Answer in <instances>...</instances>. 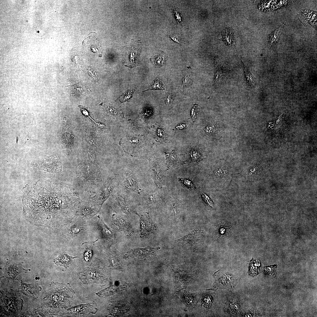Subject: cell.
<instances>
[{"instance_id": "obj_1", "label": "cell", "mask_w": 317, "mask_h": 317, "mask_svg": "<svg viewBox=\"0 0 317 317\" xmlns=\"http://www.w3.org/2000/svg\"><path fill=\"white\" fill-rule=\"evenodd\" d=\"M75 292L69 284L51 282L42 301V307L49 314L60 315L71 307Z\"/></svg>"}, {"instance_id": "obj_2", "label": "cell", "mask_w": 317, "mask_h": 317, "mask_svg": "<svg viewBox=\"0 0 317 317\" xmlns=\"http://www.w3.org/2000/svg\"><path fill=\"white\" fill-rule=\"evenodd\" d=\"M23 304L17 291L10 289L3 292L1 298V310L7 316L17 315L21 311Z\"/></svg>"}, {"instance_id": "obj_3", "label": "cell", "mask_w": 317, "mask_h": 317, "mask_svg": "<svg viewBox=\"0 0 317 317\" xmlns=\"http://www.w3.org/2000/svg\"><path fill=\"white\" fill-rule=\"evenodd\" d=\"M103 267L97 261L94 262L83 271L79 272L78 276L84 284L95 283L100 284L106 280Z\"/></svg>"}, {"instance_id": "obj_4", "label": "cell", "mask_w": 317, "mask_h": 317, "mask_svg": "<svg viewBox=\"0 0 317 317\" xmlns=\"http://www.w3.org/2000/svg\"><path fill=\"white\" fill-rule=\"evenodd\" d=\"M95 301L70 307L63 311L60 315L67 316L79 317L95 314L97 309Z\"/></svg>"}, {"instance_id": "obj_5", "label": "cell", "mask_w": 317, "mask_h": 317, "mask_svg": "<svg viewBox=\"0 0 317 317\" xmlns=\"http://www.w3.org/2000/svg\"><path fill=\"white\" fill-rule=\"evenodd\" d=\"M157 231L155 225L151 221L148 213L141 215L139 219V235L142 239H145Z\"/></svg>"}, {"instance_id": "obj_6", "label": "cell", "mask_w": 317, "mask_h": 317, "mask_svg": "<svg viewBox=\"0 0 317 317\" xmlns=\"http://www.w3.org/2000/svg\"><path fill=\"white\" fill-rule=\"evenodd\" d=\"M114 198L117 208L121 212L127 215L134 213L138 215L135 206L127 196L118 194Z\"/></svg>"}, {"instance_id": "obj_7", "label": "cell", "mask_w": 317, "mask_h": 317, "mask_svg": "<svg viewBox=\"0 0 317 317\" xmlns=\"http://www.w3.org/2000/svg\"><path fill=\"white\" fill-rule=\"evenodd\" d=\"M112 218L114 225L122 234L129 236L134 233L135 230L131 224L124 217L114 214Z\"/></svg>"}, {"instance_id": "obj_8", "label": "cell", "mask_w": 317, "mask_h": 317, "mask_svg": "<svg viewBox=\"0 0 317 317\" xmlns=\"http://www.w3.org/2000/svg\"><path fill=\"white\" fill-rule=\"evenodd\" d=\"M100 239L102 240L109 247L115 242L117 237L114 232L100 218L98 223Z\"/></svg>"}, {"instance_id": "obj_9", "label": "cell", "mask_w": 317, "mask_h": 317, "mask_svg": "<svg viewBox=\"0 0 317 317\" xmlns=\"http://www.w3.org/2000/svg\"><path fill=\"white\" fill-rule=\"evenodd\" d=\"M160 249L159 247H147L131 249L127 254L129 257L140 259H145L154 256L155 253Z\"/></svg>"}, {"instance_id": "obj_10", "label": "cell", "mask_w": 317, "mask_h": 317, "mask_svg": "<svg viewBox=\"0 0 317 317\" xmlns=\"http://www.w3.org/2000/svg\"><path fill=\"white\" fill-rule=\"evenodd\" d=\"M30 270L29 269H25L20 264L9 262L5 265L4 271L5 275L7 278L13 280L16 279V277L20 273L27 272Z\"/></svg>"}, {"instance_id": "obj_11", "label": "cell", "mask_w": 317, "mask_h": 317, "mask_svg": "<svg viewBox=\"0 0 317 317\" xmlns=\"http://www.w3.org/2000/svg\"><path fill=\"white\" fill-rule=\"evenodd\" d=\"M51 156H45L37 160L32 165L35 167L47 171H51L57 160Z\"/></svg>"}, {"instance_id": "obj_12", "label": "cell", "mask_w": 317, "mask_h": 317, "mask_svg": "<svg viewBox=\"0 0 317 317\" xmlns=\"http://www.w3.org/2000/svg\"><path fill=\"white\" fill-rule=\"evenodd\" d=\"M124 184L127 188L139 194L141 189L139 187L136 177L131 171H126L124 174Z\"/></svg>"}, {"instance_id": "obj_13", "label": "cell", "mask_w": 317, "mask_h": 317, "mask_svg": "<svg viewBox=\"0 0 317 317\" xmlns=\"http://www.w3.org/2000/svg\"><path fill=\"white\" fill-rule=\"evenodd\" d=\"M41 289L40 287L32 284H27L21 282L20 291L26 296L33 298H36Z\"/></svg>"}, {"instance_id": "obj_14", "label": "cell", "mask_w": 317, "mask_h": 317, "mask_svg": "<svg viewBox=\"0 0 317 317\" xmlns=\"http://www.w3.org/2000/svg\"><path fill=\"white\" fill-rule=\"evenodd\" d=\"M139 194L144 203L149 206L154 205L159 199L158 195L156 193L149 190H141Z\"/></svg>"}, {"instance_id": "obj_15", "label": "cell", "mask_w": 317, "mask_h": 317, "mask_svg": "<svg viewBox=\"0 0 317 317\" xmlns=\"http://www.w3.org/2000/svg\"><path fill=\"white\" fill-rule=\"evenodd\" d=\"M231 173V171L229 169L224 167L216 168L213 172L215 179L221 183L230 180Z\"/></svg>"}, {"instance_id": "obj_16", "label": "cell", "mask_w": 317, "mask_h": 317, "mask_svg": "<svg viewBox=\"0 0 317 317\" xmlns=\"http://www.w3.org/2000/svg\"><path fill=\"white\" fill-rule=\"evenodd\" d=\"M151 169V174L155 184L158 188H161L163 182L161 168L156 163H154Z\"/></svg>"}, {"instance_id": "obj_17", "label": "cell", "mask_w": 317, "mask_h": 317, "mask_svg": "<svg viewBox=\"0 0 317 317\" xmlns=\"http://www.w3.org/2000/svg\"><path fill=\"white\" fill-rule=\"evenodd\" d=\"M125 285L123 284L112 285L96 293L100 297L106 296L119 292L125 289Z\"/></svg>"}, {"instance_id": "obj_18", "label": "cell", "mask_w": 317, "mask_h": 317, "mask_svg": "<svg viewBox=\"0 0 317 317\" xmlns=\"http://www.w3.org/2000/svg\"><path fill=\"white\" fill-rule=\"evenodd\" d=\"M77 257V256H70L66 253L63 252L54 260V262L58 266H59L68 268L73 259Z\"/></svg>"}, {"instance_id": "obj_19", "label": "cell", "mask_w": 317, "mask_h": 317, "mask_svg": "<svg viewBox=\"0 0 317 317\" xmlns=\"http://www.w3.org/2000/svg\"><path fill=\"white\" fill-rule=\"evenodd\" d=\"M223 41L227 46H233L235 41L233 30L230 27L225 28L222 33Z\"/></svg>"}, {"instance_id": "obj_20", "label": "cell", "mask_w": 317, "mask_h": 317, "mask_svg": "<svg viewBox=\"0 0 317 317\" xmlns=\"http://www.w3.org/2000/svg\"><path fill=\"white\" fill-rule=\"evenodd\" d=\"M243 66L244 71V82L245 85L247 88H251L254 87L255 85L256 82L255 78L251 74L248 68L244 64Z\"/></svg>"}, {"instance_id": "obj_21", "label": "cell", "mask_w": 317, "mask_h": 317, "mask_svg": "<svg viewBox=\"0 0 317 317\" xmlns=\"http://www.w3.org/2000/svg\"><path fill=\"white\" fill-rule=\"evenodd\" d=\"M85 225L78 224L77 222L69 227L67 229V235L73 237L79 235L85 230Z\"/></svg>"}, {"instance_id": "obj_22", "label": "cell", "mask_w": 317, "mask_h": 317, "mask_svg": "<svg viewBox=\"0 0 317 317\" xmlns=\"http://www.w3.org/2000/svg\"><path fill=\"white\" fill-rule=\"evenodd\" d=\"M166 86L161 77L160 76L157 77L153 82L150 85L146 90H165Z\"/></svg>"}, {"instance_id": "obj_23", "label": "cell", "mask_w": 317, "mask_h": 317, "mask_svg": "<svg viewBox=\"0 0 317 317\" xmlns=\"http://www.w3.org/2000/svg\"><path fill=\"white\" fill-rule=\"evenodd\" d=\"M261 272V267L259 261L252 260L251 261L249 265V274L252 276H255Z\"/></svg>"}, {"instance_id": "obj_24", "label": "cell", "mask_w": 317, "mask_h": 317, "mask_svg": "<svg viewBox=\"0 0 317 317\" xmlns=\"http://www.w3.org/2000/svg\"><path fill=\"white\" fill-rule=\"evenodd\" d=\"M166 56L162 52L152 58V62L157 66H160L163 65L166 60Z\"/></svg>"}, {"instance_id": "obj_25", "label": "cell", "mask_w": 317, "mask_h": 317, "mask_svg": "<svg viewBox=\"0 0 317 317\" xmlns=\"http://www.w3.org/2000/svg\"><path fill=\"white\" fill-rule=\"evenodd\" d=\"M83 244L85 246L83 253V256L84 260L86 262H88L90 260L93 254V250L92 245L93 244V242L89 243H85Z\"/></svg>"}, {"instance_id": "obj_26", "label": "cell", "mask_w": 317, "mask_h": 317, "mask_svg": "<svg viewBox=\"0 0 317 317\" xmlns=\"http://www.w3.org/2000/svg\"><path fill=\"white\" fill-rule=\"evenodd\" d=\"M280 33V29H277L273 32L270 36L269 39L270 46L275 44L277 41Z\"/></svg>"}, {"instance_id": "obj_27", "label": "cell", "mask_w": 317, "mask_h": 317, "mask_svg": "<svg viewBox=\"0 0 317 317\" xmlns=\"http://www.w3.org/2000/svg\"><path fill=\"white\" fill-rule=\"evenodd\" d=\"M178 180L184 187L192 190L195 189V186L190 180L186 178H179Z\"/></svg>"}, {"instance_id": "obj_28", "label": "cell", "mask_w": 317, "mask_h": 317, "mask_svg": "<svg viewBox=\"0 0 317 317\" xmlns=\"http://www.w3.org/2000/svg\"><path fill=\"white\" fill-rule=\"evenodd\" d=\"M223 65H220V63H216V72L215 75V82H217L219 80V78L220 77V76H222L223 75V74L225 73V68H223Z\"/></svg>"}, {"instance_id": "obj_29", "label": "cell", "mask_w": 317, "mask_h": 317, "mask_svg": "<svg viewBox=\"0 0 317 317\" xmlns=\"http://www.w3.org/2000/svg\"><path fill=\"white\" fill-rule=\"evenodd\" d=\"M134 92L133 90H128L122 94L119 98L120 102H123L129 100L132 97Z\"/></svg>"}, {"instance_id": "obj_30", "label": "cell", "mask_w": 317, "mask_h": 317, "mask_svg": "<svg viewBox=\"0 0 317 317\" xmlns=\"http://www.w3.org/2000/svg\"><path fill=\"white\" fill-rule=\"evenodd\" d=\"M190 77L188 74H186L184 76L183 79L182 87L183 89H188L191 84Z\"/></svg>"}, {"instance_id": "obj_31", "label": "cell", "mask_w": 317, "mask_h": 317, "mask_svg": "<svg viewBox=\"0 0 317 317\" xmlns=\"http://www.w3.org/2000/svg\"><path fill=\"white\" fill-rule=\"evenodd\" d=\"M79 107L80 108V111L82 112V113L84 116L89 117L95 123L97 126L100 127L102 128H104V126L103 125L101 124L100 123H98L96 122L92 118H91L89 116V112H88L87 110L84 107L82 106V105H79Z\"/></svg>"}, {"instance_id": "obj_32", "label": "cell", "mask_w": 317, "mask_h": 317, "mask_svg": "<svg viewBox=\"0 0 317 317\" xmlns=\"http://www.w3.org/2000/svg\"><path fill=\"white\" fill-rule=\"evenodd\" d=\"M276 265L267 266L264 268V271L266 274H270L273 275L276 273Z\"/></svg>"}, {"instance_id": "obj_33", "label": "cell", "mask_w": 317, "mask_h": 317, "mask_svg": "<svg viewBox=\"0 0 317 317\" xmlns=\"http://www.w3.org/2000/svg\"><path fill=\"white\" fill-rule=\"evenodd\" d=\"M229 306L230 310L233 311V312L237 311L240 308L239 305L237 302L235 300L230 301L229 302Z\"/></svg>"}, {"instance_id": "obj_34", "label": "cell", "mask_w": 317, "mask_h": 317, "mask_svg": "<svg viewBox=\"0 0 317 317\" xmlns=\"http://www.w3.org/2000/svg\"><path fill=\"white\" fill-rule=\"evenodd\" d=\"M224 276L220 279V281L221 284L224 285H230L232 280V279H230L232 277L230 276L227 275L226 274H225Z\"/></svg>"}, {"instance_id": "obj_35", "label": "cell", "mask_w": 317, "mask_h": 317, "mask_svg": "<svg viewBox=\"0 0 317 317\" xmlns=\"http://www.w3.org/2000/svg\"><path fill=\"white\" fill-rule=\"evenodd\" d=\"M203 302L206 307L209 308L212 303L211 297L208 295H205L203 297Z\"/></svg>"}, {"instance_id": "obj_36", "label": "cell", "mask_w": 317, "mask_h": 317, "mask_svg": "<svg viewBox=\"0 0 317 317\" xmlns=\"http://www.w3.org/2000/svg\"><path fill=\"white\" fill-rule=\"evenodd\" d=\"M198 105L195 104L192 108L191 111V117L193 121H194L196 117L197 112Z\"/></svg>"}, {"instance_id": "obj_37", "label": "cell", "mask_w": 317, "mask_h": 317, "mask_svg": "<svg viewBox=\"0 0 317 317\" xmlns=\"http://www.w3.org/2000/svg\"><path fill=\"white\" fill-rule=\"evenodd\" d=\"M202 197L205 201L210 206L212 207L213 204L212 201L210 200L209 197L205 194L203 193L202 194Z\"/></svg>"}, {"instance_id": "obj_38", "label": "cell", "mask_w": 317, "mask_h": 317, "mask_svg": "<svg viewBox=\"0 0 317 317\" xmlns=\"http://www.w3.org/2000/svg\"><path fill=\"white\" fill-rule=\"evenodd\" d=\"M172 99V96L170 92L168 93L166 96V98L165 100V103L166 105H168L171 102Z\"/></svg>"}, {"instance_id": "obj_39", "label": "cell", "mask_w": 317, "mask_h": 317, "mask_svg": "<svg viewBox=\"0 0 317 317\" xmlns=\"http://www.w3.org/2000/svg\"><path fill=\"white\" fill-rule=\"evenodd\" d=\"M199 154L195 151H193L190 154V157L193 160L197 159L199 156Z\"/></svg>"}, {"instance_id": "obj_40", "label": "cell", "mask_w": 317, "mask_h": 317, "mask_svg": "<svg viewBox=\"0 0 317 317\" xmlns=\"http://www.w3.org/2000/svg\"><path fill=\"white\" fill-rule=\"evenodd\" d=\"M173 13H174V15L175 16L176 19L178 21V22L179 23L181 21V16L180 14L179 13H177L176 9H173Z\"/></svg>"}, {"instance_id": "obj_41", "label": "cell", "mask_w": 317, "mask_h": 317, "mask_svg": "<svg viewBox=\"0 0 317 317\" xmlns=\"http://www.w3.org/2000/svg\"><path fill=\"white\" fill-rule=\"evenodd\" d=\"M169 36H170V37H171V38L172 39H173V41H176V42H179V41H178V38L176 36H174V35L173 36V35H171V36L169 35Z\"/></svg>"}, {"instance_id": "obj_42", "label": "cell", "mask_w": 317, "mask_h": 317, "mask_svg": "<svg viewBox=\"0 0 317 317\" xmlns=\"http://www.w3.org/2000/svg\"><path fill=\"white\" fill-rule=\"evenodd\" d=\"M184 127V125L183 124V125L182 124V125H179L177 126V127H176V128L177 129H182V128H183Z\"/></svg>"}]
</instances>
